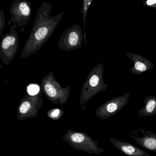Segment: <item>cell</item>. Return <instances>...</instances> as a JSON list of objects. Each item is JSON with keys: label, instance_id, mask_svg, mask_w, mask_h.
<instances>
[{"label": "cell", "instance_id": "8", "mask_svg": "<svg viewBox=\"0 0 156 156\" xmlns=\"http://www.w3.org/2000/svg\"><path fill=\"white\" fill-rule=\"evenodd\" d=\"M84 34L81 27L74 24L65 30L58 42L59 48L70 52L82 47Z\"/></svg>", "mask_w": 156, "mask_h": 156}, {"label": "cell", "instance_id": "18", "mask_svg": "<svg viewBox=\"0 0 156 156\" xmlns=\"http://www.w3.org/2000/svg\"><path fill=\"white\" fill-rule=\"evenodd\" d=\"M2 1L4 3L5 1V0H2Z\"/></svg>", "mask_w": 156, "mask_h": 156}, {"label": "cell", "instance_id": "13", "mask_svg": "<svg viewBox=\"0 0 156 156\" xmlns=\"http://www.w3.org/2000/svg\"><path fill=\"white\" fill-rule=\"evenodd\" d=\"M41 87L38 84H30L27 88V94L29 95H34L38 94L41 91Z\"/></svg>", "mask_w": 156, "mask_h": 156}, {"label": "cell", "instance_id": "11", "mask_svg": "<svg viewBox=\"0 0 156 156\" xmlns=\"http://www.w3.org/2000/svg\"><path fill=\"white\" fill-rule=\"evenodd\" d=\"M93 0H83V4H82V8L81 12L82 14V18L83 20V24L84 27V40H85V44L87 45V41H86V16H87V12L89 8L90 5L92 2Z\"/></svg>", "mask_w": 156, "mask_h": 156}, {"label": "cell", "instance_id": "4", "mask_svg": "<svg viewBox=\"0 0 156 156\" xmlns=\"http://www.w3.org/2000/svg\"><path fill=\"white\" fill-rule=\"evenodd\" d=\"M9 11L12 17L7 23L8 26H13L23 33L31 18L32 3L27 0H14Z\"/></svg>", "mask_w": 156, "mask_h": 156}, {"label": "cell", "instance_id": "3", "mask_svg": "<svg viewBox=\"0 0 156 156\" xmlns=\"http://www.w3.org/2000/svg\"><path fill=\"white\" fill-rule=\"evenodd\" d=\"M62 139L76 150L91 154L99 155L104 151L89 134L82 132L68 129Z\"/></svg>", "mask_w": 156, "mask_h": 156}, {"label": "cell", "instance_id": "14", "mask_svg": "<svg viewBox=\"0 0 156 156\" xmlns=\"http://www.w3.org/2000/svg\"><path fill=\"white\" fill-rule=\"evenodd\" d=\"M156 105V102L154 100H152L148 102L147 104L146 105L147 112V114H151L153 113L154 110L155 108Z\"/></svg>", "mask_w": 156, "mask_h": 156}, {"label": "cell", "instance_id": "7", "mask_svg": "<svg viewBox=\"0 0 156 156\" xmlns=\"http://www.w3.org/2000/svg\"><path fill=\"white\" fill-rule=\"evenodd\" d=\"M10 27V32L2 37L0 46V58L4 64L9 66L15 57L19 44L16 29L13 26Z\"/></svg>", "mask_w": 156, "mask_h": 156}, {"label": "cell", "instance_id": "12", "mask_svg": "<svg viewBox=\"0 0 156 156\" xmlns=\"http://www.w3.org/2000/svg\"><path fill=\"white\" fill-rule=\"evenodd\" d=\"M63 110L60 108H52L47 112V115L49 118L54 121H57L61 118L64 115Z\"/></svg>", "mask_w": 156, "mask_h": 156}, {"label": "cell", "instance_id": "17", "mask_svg": "<svg viewBox=\"0 0 156 156\" xmlns=\"http://www.w3.org/2000/svg\"><path fill=\"white\" fill-rule=\"evenodd\" d=\"M156 3V0H147V4L148 5H152Z\"/></svg>", "mask_w": 156, "mask_h": 156}, {"label": "cell", "instance_id": "10", "mask_svg": "<svg viewBox=\"0 0 156 156\" xmlns=\"http://www.w3.org/2000/svg\"><path fill=\"white\" fill-rule=\"evenodd\" d=\"M112 144L124 154L129 156H150L149 153L137 147L128 143L114 138H110Z\"/></svg>", "mask_w": 156, "mask_h": 156}, {"label": "cell", "instance_id": "6", "mask_svg": "<svg viewBox=\"0 0 156 156\" xmlns=\"http://www.w3.org/2000/svg\"><path fill=\"white\" fill-rule=\"evenodd\" d=\"M42 90L36 95L27 94L21 100L17 107L16 117L19 121L34 118L43 105Z\"/></svg>", "mask_w": 156, "mask_h": 156}, {"label": "cell", "instance_id": "15", "mask_svg": "<svg viewBox=\"0 0 156 156\" xmlns=\"http://www.w3.org/2000/svg\"><path fill=\"white\" fill-rule=\"evenodd\" d=\"M5 16L3 11L0 12V36L2 35V32L5 26Z\"/></svg>", "mask_w": 156, "mask_h": 156}, {"label": "cell", "instance_id": "5", "mask_svg": "<svg viewBox=\"0 0 156 156\" xmlns=\"http://www.w3.org/2000/svg\"><path fill=\"white\" fill-rule=\"evenodd\" d=\"M102 65L93 68L84 82L81 92V105L87 103L96 94L103 89L102 82Z\"/></svg>", "mask_w": 156, "mask_h": 156}, {"label": "cell", "instance_id": "9", "mask_svg": "<svg viewBox=\"0 0 156 156\" xmlns=\"http://www.w3.org/2000/svg\"><path fill=\"white\" fill-rule=\"evenodd\" d=\"M129 136L137 144L152 152H156V134L143 129L134 131Z\"/></svg>", "mask_w": 156, "mask_h": 156}, {"label": "cell", "instance_id": "1", "mask_svg": "<svg viewBox=\"0 0 156 156\" xmlns=\"http://www.w3.org/2000/svg\"><path fill=\"white\" fill-rule=\"evenodd\" d=\"M51 3L43 2L38 7L31 33L21 53L27 58L38 51L48 41L64 16V12L51 16Z\"/></svg>", "mask_w": 156, "mask_h": 156}, {"label": "cell", "instance_id": "16", "mask_svg": "<svg viewBox=\"0 0 156 156\" xmlns=\"http://www.w3.org/2000/svg\"><path fill=\"white\" fill-rule=\"evenodd\" d=\"M135 67L137 70L140 71H144L146 70V66L140 62H137L135 65Z\"/></svg>", "mask_w": 156, "mask_h": 156}, {"label": "cell", "instance_id": "2", "mask_svg": "<svg viewBox=\"0 0 156 156\" xmlns=\"http://www.w3.org/2000/svg\"><path fill=\"white\" fill-rule=\"evenodd\" d=\"M40 87L45 96L53 104L66 103L70 94L71 86L62 87L54 76L53 71H49L42 78Z\"/></svg>", "mask_w": 156, "mask_h": 156}]
</instances>
